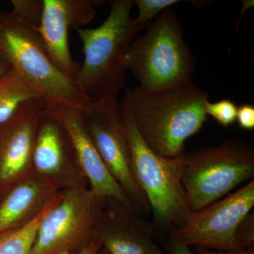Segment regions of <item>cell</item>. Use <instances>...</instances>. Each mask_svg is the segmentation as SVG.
<instances>
[{
  "mask_svg": "<svg viewBox=\"0 0 254 254\" xmlns=\"http://www.w3.org/2000/svg\"><path fill=\"white\" fill-rule=\"evenodd\" d=\"M130 98L142 139L165 158L185 153V142L201 129L208 117V93L193 82L157 92H145L138 86L130 88Z\"/></svg>",
  "mask_w": 254,
  "mask_h": 254,
  "instance_id": "obj_1",
  "label": "cell"
},
{
  "mask_svg": "<svg viewBox=\"0 0 254 254\" xmlns=\"http://www.w3.org/2000/svg\"><path fill=\"white\" fill-rule=\"evenodd\" d=\"M109 4V14L100 26L76 30L84 60L73 81L91 102L117 98L125 88V54L145 28L131 17L134 0H113Z\"/></svg>",
  "mask_w": 254,
  "mask_h": 254,
  "instance_id": "obj_2",
  "label": "cell"
},
{
  "mask_svg": "<svg viewBox=\"0 0 254 254\" xmlns=\"http://www.w3.org/2000/svg\"><path fill=\"white\" fill-rule=\"evenodd\" d=\"M195 60L183 36L175 11L165 9L128 46L125 56L131 71L145 92L164 91L193 82Z\"/></svg>",
  "mask_w": 254,
  "mask_h": 254,
  "instance_id": "obj_3",
  "label": "cell"
},
{
  "mask_svg": "<svg viewBox=\"0 0 254 254\" xmlns=\"http://www.w3.org/2000/svg\"><path fill=\"white\" fill-rule=\"evenodd\" d=\"M120 103L133 179L148 199L159 226L175 230L191 213L182 182L185 153L177 158H165L143 141L133 120L130 88H127Z\"/></svg>",
  "mask_w": 254,
  "mask_h": 254,
  "instance_id": "obj_4",
  "label": "cell"
},
{
  "mask_svg": "<svg viewBox=\"0 0 254 254\" xmlns=\"http://www.w3.org/2000/svg\"><path fill=\"white\" fill-rule=\"evenodd\" d=\"M0 53L46 105L59 103L86 113L91 101L55 66L36 28L11 11L0 13Z\"/></svg>",
  "mask_w": 254,
  "mask_h": 254,
  "instance_id": "obj_5",
  "label": "cell"
},
{
  "mask_svg": "<svg viewBox=\"0 0 254 254\" xmlns=\"http://www.w3.org/2000/svg\"><path fill=\"white\" fill-rule=\"evenodd\" d=\"M254 175V146L240 138L183 155L182 182L190 212L221 199Z\"/></svg>",
  "mask_w": 254,
  "mask_h": 254,
  "instance_id": "obj_6",
  "label": "cell"
},
{
  "mask_svg": "<svg viewBox=\"0 0 254 254\" xmlns=\"http://www.w3.org/2000/svg\"><path fill=\"white\" fill-rule=\"evenodd\" d=\"M63 190L61 199L42 220L31 254L76 253L96 237L108 198L86 184Z\"/></svg>",
  "mask_w": 254,
  "mask_h": 254,
  "instance_id": "obj_7",
  "label": "cell"
},
{
  "mask_svg": "<svg viewBox=\"0 0 254 254\" xmlns=\"http://www.w3.org/2000/svg\"><path fill=\"white\" fill-rule=\"evenodd\" d=\"M87 128L110 175L123 188L138 213H148L150 205L136 185L130 166V150L117 98L91 102L83 113Z\"/></svg>",
  "mask_w": 254,
  "mask_h": 254,
  "instance_id": "obj_8",
  "label": "cell"
},
{
  "mask_svg": "<svg viewBox=\"0 0 254 254\" xmlns=\"http://www.w3.org/2000/svg\"><path fill=\"white\" fill-rule=\"evenodd\" d=\"M254 205V180L198 210L173 232L175 240L195 248L235 252L237 227Z\"/></svg>",
  "mask_w": 254,
  "mask_h": 254,
  "instance_id": "obj_9",
  "label": "cell"
},
{
  "mask_svg": "<svg viewBox=\"0 0 254 254\" xmlns=\"http://www.w3.org/2000/svg\"><path fill=\"white\" fill-rule=\"evenodd\" d=\"M45 107L40 98L28 100L0 125V198L33 175V148Z\"/></svg>",
  "mask_w": 254,
  "mask_h": 254,
  "instance_id": "obj_10",
  "label": "cell"
},
{
  "mask_svg": "<svg viewBox=\"0 0 254 254\" xmlns=\"http://www.w3.org/2000/svg\"><path fill=\"white\" fill-rule=\"evenodd\" d=\"M102 0H43L41 22L37 31L47 53L61 72L71 78L81 65L71 56L68 46L69 28L77 30L94 19Z\"/></svg>",
  "mask_w": 254,
  "mask_h": 254,
  "instance_id": "obj_11",
  "label": "cell"
},
{
  "mask_svg": "<svg viewBox=\"0 0 254 254\" xmlns=\"http://www.w3.org/2000/svg\"><path fill=\"white\" fill-rule=\"evenodd\" d=\"M33 170L36 177L58 190L88 183L67 132L46 107L33 148Z\"/></svg>",
  "mask_w": 254,
  "mask_h": 254,
  "instance_id": "obj_12",
  "label": "cell"
},
{
  "mask_svg": "<svg viewBox=\"0 0 254 254\" xmlns=\"http://www.w3.org/2000/svg\"><path fill=\"white\" fill-rule=\"evenodd\" d=\"M46 109L59 120L67 132L78 167L90 184V189L103 198L117 200L136 210L123 188L105 167L87 128L83 113L59 103L47 105Z\"/></svg>",
  "mask_w": 254,
  "mask_h": 254,
  "instance_id": "obj_13",
  "label": "cell"
},
{
  "mask_svg": "<svg viewBox=\"0 0 254 254\" xmlns=\"http://www.w3.org/2000/svg\"><path fill=\"white\" fill-rule=\"evenodd\" d=\"M96 237L108 254H166L155 243L153 230L139 213L108 198Z\"/></svg>",
  "mask_w": 254,
  "mask_h": 254,
  "instance_id": "obj_14",
  "label": "cell"
},
{
  "mask_svg": "<svg viewBox=\"0 0 254 254\" xmlns=\"http://www.w3.org/2000/svg\"><path fill=\"white\" fill-rule=\"evenodd\" d=\"M58 191L34 174L11 189L0 198V234L31 222Z\"/></svg>",
  "mask_w": 254,
  "mask_h": 254,
  "instance_id": "obj_15",
  "label": "cell"
},
{
  "mask_svg": "<svg viewBox=\"0 0 254 254\" xmlns=\"http://www.w3.org/2000/svg\"><path fill=\"white\" fill-rule=\"evenodd\" d=\"M63 195V190L55 193L36 218L26 225L0 234V254H31L42 220Z\"/></svg>",
  "mask_w": 254,
  "mask_h": 254,
  "instance_id": "obj_16",
  "label": "cell"
},
{
  "mask_svg": "<svg viewBox=\"0 0 254 254\" xmlns=\"http://www.w3.org/2000/svg\"><path fill=\"white\" fill-rule=\"evenodd\" d=\"M34 98H40L36 91L19 73L10 70L0 78V125L9 120L23 103Z\"/></svg>",
  "mask_w": 254,
  "mask_h": 254,
  "instance_id": "obj_17",
  "label": "cell"
},
{
  "mask_svg": "<svg viewBox=\"0 0 254 254\" xmlns=\"http://www.w3.org/2000/svg\"><path fill=\"white\" fill-rule=\"evenodd\" d=\"M13 14L23 23L38 28L41 22L43 0H11Z\"/></svg>",
  "mask_w": 254,
  "mask_h": 254,
  "instance_id": "obj_18",
  "label": "cell"
},
{
  "mask_svg": "<svg viewBox=\"0 0 254 254\" xmlns=\"http://www.w3.org/2000/svg\"><path fill=\"white\" fill-rule=\"evenodd\" d=\"M207 116L212 117L223 127H229L236 122L237 106L232 100L227 98L211 103L207 100L205 103Z\"/></svg>",
  "mask_w": 254,
  "mask_h": 254,
  "instance_id": "obj_19",
  "label": "cell"
},
{
  "mask_svg": "<svg viewBox=\"0 0 254 254\" xmlns=\"http://www.w3.org/2000/svg\"><path fill=\"white\" fill-rule=\"evenodd\" d=\"M178 0H135L134 5L138 9L135 21L142 26H146L150 20L156 18L163 11L178 4Z\"/></svg>",
  "mask_w": 254,
  "mask_h": 254,
  "instance_id": "obj_20",
  "label": "cell"
},
{
  "mask_svg": "<svg viewBox=\"0 0 254 254\" xmlns=\"http://www.w3.org/2000/svg\"><path fill=\"white\" fill-rule=\"evenodd\" d=\"M236 239L240 250H247L254 246V215L250 213L237 227Z\"/></svg>",
  "mask_w": 254,
  "mask_h": 254,
  "instance_id": "obj_21",
  "label": "cell"
},
{
  "mask_svg": "<svg viewBox=\"0 0 254 254\" xmlns=\"http://www.w3.org/2000/svg\"><path fill=\"white\" fill-rule=\"evenodd\" d=\"M236 121L242 129H254V106L245 103L237 107Z\"/></svg>",
  "mask_w": 254,
  "mask_h": 254,
  "instance_id": "obj_22",
  "label": "cell"
},
{
  "mask_svg": "<svg viewBox=\"0 0 254 254\" xmlns=\"http://www.w3.org/2000/svg\"><path fill=\"white\" fill-rule=\"evenodd\" d=\"M60 254H108L103 248L101 242L98 237H95L86 247L76 253H62Z\"/></svg>",
  "mask_w": 254,
  "mask_h": 254,
  "instance_id": "obj_23",
  "label": "cell"
},
{
  "mask_svg": "<svg viewBox=\"0 0 254 254\" xmlns=\"http://www.w3.org/2000/svg\"><path fill=\"white\" fill-rule=\"evenodd\" d=\"M168 254H196L190 247L172 237L168 245Z\"/></svg>",
  "mask_w": 254,
  "mask_h": 254,
  "instance_id": "obj_24",
  "label": "cell"
},
{
  "mask_svg": "<svg viewBox=\"0 0 254 254\" xmlns=\"http://www.w3.org/2000/svg\"><path fill=\"white\" fill-rule=\"evenodd\" d=\"M195 254H254V246L247 249V250L235 251V252H220V251H215L206 250V249L195 248Z\"/></svg>",
  "mask_w": 254,
  "mask_h": 254,
  "instance_id": "obj_25",
  "label": "cell"
},
{
  "mask_svg": "<svg viewBox=\"0 0 254 254\" xmlns=\"http://www.w3.org/2000/svg\"><path fill=\"white\" fill-rule=\"evenodd\" d=\"M11 68L10 67L9 63L4 59V57L0 53V78L6 74Z\"/></svg>",
  "mask_w": 254,
  "mask_h": 254,
  "instance_id": "obj_26",
  "label": "cell"
}]
</instances>
